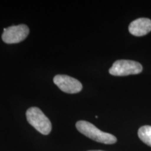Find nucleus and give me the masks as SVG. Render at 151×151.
<instances>
[{
	"mask_svg": "<svg viewBox=\"0 0 151 151\" xmlns=\"http://www.w3.org/2000/svg\"><path fill=\"white\" fill-rule=\"evenodd\" d=\"M53 82L62 92L68 94L78 93L83 89L80 81L67 75H56Z\"/></svg>",
	"mask_w": 151,
	"mask_h": 151,
	"instance_id": "5",
	"label": "nucleus"
},
{
	"mask_svg": "<svg viewBox=\"0 0 151 151\" xmlns=\"http://www.w3.org/2000/svg\"><path fill=\"white\" fill-rule=\"evenodd\" d=\"M151 31V20L148 18H138L129 25V32L136 37H142Z\"/></svg>",
	"mask_w": 151,
	"mask_h": 151,
	"instance_id": "6",
	"label": "nucleus"
},
{
	"mask_svg": "<svg viewBox=\"0 0 151 151\" xmlns=\"http://www.w3.org/2000/svg\"><path fill=\"white\" fill-rule=\"evenodd\" d=\"M26 117L29 123L38 132L43 135H48L52 129L50 120L45 116L40 109L31 107L26 112Z\"/></svg>",
	"mask_w": 151,
	"mask_h": 151,
	"instance_id": "2",
	"label": "nucleus"
},
{
	"mask_svg": "<svg viewBox=\"0 0 151 151\" xmlns=\"http://www.w3.org/2000/svg\"><path fill=\"white\" fill-rule=\"evenodd\" d=\"M143 70L140 63L128 60H119L113 63L109 69V73L116 76H125L139 74Z\"/></svg>",
	"mask_w": 151,
	"mask_h": 151,
	"instance_id": "3",
	"label": "nucleus"
},
{
	"mask_svg": "<svg viewBox=\"0 0 151 151\" xmlns=\"http://www.w3.org/2000/svg\"><path fill=\"white\" fill-rule=\"evenodd\" d=\"M76 127L81 134L97 142L104 144H113L117 141V138L115 136L101 131L93 124L88 121L79 120L76 124Z\"/></svg>",
	"mask_w": 151,
	"mask_h": 151,
	"instance_id": "1",
	"label": "nucleus"
},
{
	"mask_svg": "<svg viewBox=\"0 0 151 151\" xmlns=\"http://www.w3.org/2000/svg\"><path fill=\"white\" fill-rule=\"evenodd\" d=\"M138 136L143 143L151 147V126L145 125L139 128Z\"/></svg>",
	"mask_w": 151,
	"mask_h": 151,
	"instance_id": "7",
	"label": "nucleus"
},
{
	"mask_svg": "<svg viewBox=\"0 0 151 151\" xmlns=\"http://www.w3.org/2000/svg\"><path fill=\"white\" fill-rule=\"evenodd\" d=\"M88 151H103V150H88Z\"/></svg>",
	"mask_w": 151,
	"mask_h": 151,
	"instance_id": "8",
	"label": "nucleus"
},
{
	"mask_svg": "<svg viewBox=\"0 0 151 151\" xmlns=\"http://www.w3.org/2000/svg\"><path fill=\"white\" fill-rule=\"evenodd\" d=\"M29 33V29L26 24L11 26L4 29L1 36L3 41L8 44L18 43L24 40Z\"/></svg>",
	"mask_w": 151,
	"mask_h": 151,
	"instance_id": "4",
	"label": "nucleus"
}]
</instances>
